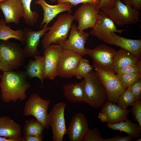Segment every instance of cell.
<instances>
[{
    "mask_svg": "<svg viewBox=\"0 0 141 141\" xmlns=\"http://www.w3.org/2000/svg\"><path fill=\"white\" fill-rule=\"evenodd\" d=\"M25 71L15 70L3 72L0 87L1 98L6 103L23 101L27 98L26 91L31 87Z\"/></svg>",
    "mask_w": 141,
    "mask_h": 141,
    "instance_id": "cell-1",
    "label": "cell"
},
{
    "mask_svg": "<svg viewBox=\"0 0 141 141\" xmlns=\"http://www.w3.org/2000/svg\"><path fill=\"white\" fill-rule=\"evenodd\" d=\"M26 57L23 49L17 42L0 40V70H15L23 66Z\"/></svg>",
    "mask_w": 141,
    "mask_h": 141,
    "instance_id": "cell-2",
    "label": "cell"
},
{
    "mask_svg": "<svg viewBox=\"0 0 141 141\" xmlns=\"http://www.w3.org/2000/svg\"><path fill=\"white\" fill-rule=\"evenodd\" d=\"M73 15L68 13L60 15L49 31L45 32L41 40L44 49L52 43L60 44L68 38L69 33L74 20Z\"/></svg>",
    "mask_w": 141,
    "mask_h": 141,
    "instance_id": "cell-3",
    "label": "cell"
},
{
    "mask_svg": "<svg viewBox=\"0 0 141 141\" xmlns=\"http://www.w3.org/2000/svg\"><path fill=\"white\" fill-rule=\"evenodd\" d=\"M100 9L119 26L134 24L140 20L139 10L131 5L125 4L120 0H117L112 7Z\"/></svg>",
    "mask_w": 141,
    "mask_h": 141,
    "instance_id": "cell-4",
    "label": "cell"
},
{
    "mask_svg": "<svg viewBox=\"0 0 141 141\" xmlns=\"http://www.w3.org/2000/svg\"><path fill=\"white\" fill-rule=\"evenodd\" d=\"M87 102L89 105L98 109L107 100L105 89L95 72L91 71L84 78Z\"/></svg>",
    "mask_w": 141,
    "mask_h": 141,
    "instance_id": "cell-5",
    "label": "cell"
},
{
    "mask_svg": "<svg viewBox=\"0 0 141 141\" xmlns=\"http://www.w3.org/2000/svg\"><path fill=\"white\" fill-rule=\"evenodd\" d=\"M50 103V100L43 99L36 93H32L25 103L24 115L33 116L45 129H48L50 125L48 109Z\"/></svg>",
    "mask_w": 141,
    "mask_h": 141,
    "instance_id": "cell-6",
    "label": "cell"
},
{
    "mask_svg": "<svg viewBox=\"0 0 141 141\" xmlns=\"http://www.w3.org/2000/svg\"><path fill=\"white\" fill-rule=\"evenodd\" d=\"M93 66L97 77L105 89L107 100L114 103H117L120 95L127 88L122 85L114 72Z\"/></svg>",
    "mask_w": 141,
    "mask_h": 141,
    "instance_id": "cell-7",
    "label": "cell"
},
{
    "mask_svg": "<svg viewBox=\"0 0 141 141\" xmlns=\"http://www.w3.org/2000/svg\"><path fill=\"white\" fill-rule=\"evenodd\" d=\"M100 9L98 5L91 3H83L75 11L74 20L78 23L77 29L84 31L96 25L99 18Z\"/></svg>",
    "mask_w": 141,
    "mask_h": 141,
    "instance_id": "cell-8",
    "label": "cell"
},
{
    "mask_svg": "<svg viewBox=\"0 0 141 141\" xmlns=\"http://www.w3.org/2000/svg\"><path fill=\"white\" fill-rule=\"evenodd\" d=\"M85 50L91 58L93 66L105 70L113 72V61L116 51L105 44L97 45L93 49L85 48Z\"/></svg>",
    "mask_w": 141,
    "mask_h": 141,
    "instance_id": "cell-9",
    "label": "cell"
},
{
    "mask_svg": "<svg viewBox=\"0 0 141 141\" xmlns=\"http://www.w3.org/2000/svg\"><path fill=\"white\" fill-rule=\"evenodd\" d=\"M67 104L63 102L55 104L48 114L49 125L51 127L53 141H62L67 134L64 112Z\"/></svg>",
    "mask_w": 141,
    "mask_h": 141,
    "instance_id": "cell-10",
    "label": "cell"
},
{
    "mask_svg": "<svg viewBox=\"0 0 141 141\" xmlns=\"http://www.w3.org/2000/svg\"><path fill=\"white\" fill-rule=\"evenodd\" d=\"M82 57V55L75 51L62 48L57 67V76L63 78L73 77Z\"/></svg>",
    "mask_w": 141,
    "mask_h": 141,
    "instance_id": "cell-11",
    "label": "cell"
},
{
    "mask_svg": "<svg viewBox=\"0 0 141 141\" xmlns=\"http://www.w3.org/2000/svg\"><path fill=\"white\" fill-rule=\"evenodd\" d=\"M62 49L59 44L52 43L44 49L45 68L44 79L53 80L57 76V68Z\"/></svg>",
    "mask_w": 141,
    "mask_h": 141,
    "instance_id": "cell-12",
    "label": "cell"
},
{
    "mask_svg": "<svg viewBox=\"0 0 141 141\" xmlns=\"http://www.w3.org/2000/svg\"><path fill=\"white\" fill-rule=\"evenodd\" d=\"M89 33L77 29L74 24L72 25L68 38L59 44L62 48L75 51L83 56L87 55L85 45L89 36Z\"/></svg>",
    "mask_w": 141,
    "mask_h": 141,
    "instance_id": "cell-13",
    "label": "cell"
},
{
    "mask_svg": "<svg viewBox=\"0 0 141 141\" xmlns=\"http://www.w3.org/2000/svg\"><path fill=\"white\" fill-rule=\"evenodd\" d=\"M130 111L128 109H123L115 103L108 101L102 106L98 117L103 123L116 124L125 121Z\"/></svg>",
    "mask_w": 141,
    "mask_h": 141,
    "instance_id": "cell-14",
    "label": "cell"
},
{
    "mask_svg": "<svg viewBox=\"0 0 141 141\" xmlns=\"http://www.w3.org/2000/svg\"><path fill=\"white\" fill-rule=\"evenodd\" d=\"M127 30H119L115 24L107 15L102 10L95 25L89 32V34L96 37L100 40L104 42L112 33L117 32L120 34Z\"/></svg>",
    "mask_w": 141,
    "mask_h": 141,
    "instance_id": "cell-15",
    "label": "cell"
},
{
    "mask_svg": "<svg viewBox=\"0 0 141 141\" xmlns=\"http://www.w3.org/2000/svg\"><path fill=\"white\" fill-rule=\"evenodd\" d=\"M43 27L41 30L37 31H34L28 27L24 28L23 30L25 45L23 50L26 57L34 58L37 56L40 55L37 49L40 39L50 28L48 26H43Z\"/></svg>",
    "mask_w": 141,
    "mask_h": 141,
    "instance_id": "cell-16",
    "label": "cell"
},
{
    "mask_svg": "<svg viewBox=\"0 0 141 141\" xmlns=\"http://www.w3.org/2000/svg\"><path fill=\"white\" fill-rule=\"evenodd\" d=\"M86 118L83 113H78L72 117L67 129V134L70 141H82L89 130Z\"/></svg>",
    "mask_w": 141,
    "mask_h": 141,
    "instance_id": "cell-17",
    "label": "cell"
},
{
    "mask_svg": "<svg viewBox=\"0 0 141 141\" xmlns=\"http://www.w3.org/2000/svg\"><path fill=\"white\" fill-rule=\"evenodd\" d=\"M34 3L40 6L43 10V18L40 25V28L43 26H48V24L60 13L66 11L70 14L72 13V8L73 6L69 2L58 3L57 4L54 5L48 4L45 0H36Z\"/></svg>",
    "mask_w": 141,
    "mask_h": 141,
    "instance_id": "cell-18",
    "label": "cell"
},
{
    "mask_svg": "<svg viewBox=\"0 0 141 141\" xmlns=\"http://www.w3.org/2000/svg\"><path fill=\"white\" fill-rule=\"evenodd\" d=\"M0 8L6 23L18 25L21 18L23 17L25 11L20 0H7L0 3Z\"/></svg>",
    "mask_w": 141,
    "mask_h": 141,
    "instance_id": "cell-19",
    "label": "cell"
},
{
    "mask_svg": "<svg viewBox=\"0 0 141 141\" xmlns=\"http://www.w3.org/2000/svg\"><path fill=\"white\" fill-rule=\"evenodd\" d=\"M110 44L118 46L132 53L139 60L141 59V39L126 38L112 33L104 41Z\"/></svg>",
    "mask_w": 141,
    "mask_h": 141,
    "instance_id": "cell-20",
    "label": "cell"
},
{
    "mask_svg": "<svg viewBox=\"0 0 141 141\" xmlns=\"http://www.w3.org/2000/svg\"><path fill=\"white\" fill-rule=\"evenodd\" d=\"M22 133L19 124L8 116L0 118V136L13 141H21Z\"/></svg>",
    "mask_w": 141,
    "mask_h": 141,
    "instance_id": "cell-21",
    "label": "cell"
},
{
    "mask_svg": "<svg viewBox=\"0 0 141 141\" xmlns=\"http://www.w3.org/2000/svg\"><path fill=\"white\" fill-rule=\"evenodd\" d=\"M63 89L64 96L69 102L87 103L84 80L80 83L66 84L63 86Z\"/></svg>",
    "mask_w": 141,
    "mask_h": 141,
    "instance_id": "cell-22",
    "label": "cell"
},
{
    "mask_svg": "<svg viewBox=\"0 0 141 141\" xmlns=\"http://www.w3.org/2000/svg\"><path fill=\"white\" fill-rule=\"evenodd\" d=\"M139 60L129 52L121 48L116 51L113 58V72L115 73L117 71L124 67L137 64Z\"/></svg>",
    "mask_w": 141,
    "mask_h": 141,
    "instance_id": "cell-23",
    "label": "cell"
},
{
    "mask_svg": "<svg viewBox=\"0 0 141 141\" xmlns=\"http://www.w3.org/2000/svg\"><path fill=\"white\" fill-rule=\"evenodd\" d=\"M34 61L30 59L25 68L26 72L30 79L37 77L39 78L42 85L45 68V60L44 56L38 55L34 58Z\"/></svg>",
    "mask_w": 141,
    "mask_h": 141,
    "instance_id": "cell-24",
    "label": "cell"
},
{
    "mask_svg": "<svg viewBox=\"0 0 141 141\" xmlns=\"http://www.w3.org/2000/svg\"><path fill=\"white\" fill-rule=\"evenodd\" d=\"M114 124L107 123V126L112 129L123 131L130 135L134 139L140 137L141 133V126L138 123H133L127 118L125 121Z\"/></svg>",
    "mask_w": 141,
    "mask_h": 141,
    "instance_id": "cell-25",
    "label": "cell"
},
{
    "mask_svg": "<svg viewBox=\"0 0 141 141\" xmlns=\"http://www.w3.org/2000/svg\"><path fill=\"white\" fill-rule=\"evenodd\" d=\"M5 20H0V40H7L14 39L20 42L22 45L25 44V36L23 30L19 29L14 30L9 26L6 25Z\"/></svg>",
    "mask_w": 141,
    "mask_h": 141,
    "instance_id": "cell-26",
    "label": "cell"
},
{
    "mask_svg": "<svg viewBox=\"0 0 141 141\" xmlns=\"http://www.w3.org/2000/svg\"><path fill=\"white\" fill-rule=\"evenodd\" d=\"M45 129L42 125L36 119H32L25 122L22 131L24 136H39L43 134Z\"/></svg>",
    "mask_w": 141,
    "mask_h": 141,
    "instance_id": "cell-27",
    "label": "cell"
},
{
    "mask_svg": "<svg viewBox=\"0 0 141 141\" xmlns=\"http://www.w3.org/2000/svg\"><path fill=\"white\" fill-rule=\"evenodd\" d=\"M23 4L25 11L23 19L25 24L30 26H33L37 23L39 18L38 13L33 11L31 9V3L32 0H20Z\"/></svg>",
    "mask_w": 141,
    "mask_h": 141,
    "instance_id": "cell-28",
    "label": "cell"
},
{
    "mask_svg": "<svg viewBox=\"0 0 141 141\" xmlns=\"http://www.w3.org/2000/svg\"><path fill=\"white\" fill-rule=\"evenodd\" d=\"M136 100L131 90L127 88L119 97L117 105L121 108L126 109L129 106H133Z\"/></svg>",
    "mask_w": 141,
    "mask_h": 141,
    "instance_id": "cell-29",
    "label": "cell"
},
{
    "mask_svg": "<svg viewBox=\"0 0 141 141\" xmlns=\"http://www.w3.org/2000/svg\"><path fill=\"white\" fill-rule=\"evenodd\" d=\"M93 69L88 60L81 58L76 69L74 76L78 79L83 78Z\"/></svg>",
    "mask_w": 141,
    "mask_h": 141,
    "instance_id": "cell-30",
    "label": "cell"
},
{
    "mask_svg": "<svg viewBox=\"0 0 141 141\" xmlns=\"http://www.w3.org/2000/svg\"><path fill=\"white\" fill-rule=\"evenodd\" d=\"M115 75L122 85L126 88H127L141 79V74L139 72L121 74H115Z\"/></svg>",
    "mask_w": 141,
    "mask_h": 141,
    "instance_id": "cell-31",
    "label": "cell"
},
{
    "mask_svg": "<svg viewBox=\"0 0 141 141\" xmlns=\"http://www.w3.org/2000/svg\"><path fill=\"white\" fill-rule=\"evenodd\" d=\"M101 134L97 128L90 129L87 132L82 141H103Z\"/></svg>",
    "mask_w": 141,
    "mask_h": 141,
    "instance_id": "cell-32",
    "label": "cell"
},
{
    "mask_svg": "<svg viewBox=\"0 0 141 141\" xmlns=\"http://www.w3.org/2000/svg\"><path fill=\"white\" fill-rule=\"evenodd\" d=\"M132 108L130 110L132 114L134 119L141 126V101H136Z\"/></svg>",
    "mask_w": 141,
    "mask_h": 141,
    "instance_id": "cell-33",
    "label": "cell"
},
{
    "mask_svg": "<svg viewBox=\"0 0 141 141\" xmlns=\"http://www.w3.org/2000/svg\"><path fill=\"white\" fill-rule=\"evenodd\" d=\"M128 88L131 90L136 100H141V79L138 80Z\"/></svg>",
    "mask_w": 141,
    "mask_h": 141,
    "instance_id": "cell-34",
    "label": "cell"
},
{
    "mask_svg": "<svg viewBox=\"0 0 141 141\" xmlns=\"http://www.w3.org/2000/svg\"><path fill=\"white\" fill-rule=\"evenodd\" d=\"M138 72L141 74V70L139 68L137 64H134L124 67L117 71L115 74H121Z\"/></svg>",
    "mask_w": 141,
    "mask_h": 141,
    "instance_id": "cell-35",
    "label": "cell"
},
{
    "mask_svg": "<svg viewBox=\"0 0 141 141\" xmlns=\"http://www.w3.org/2000/svg\"><path fill=\"white\" fill-rule=\"evenodd\" d=\"M101 0H58V3L62 2H68L74 6H76L80 3H91L98 5Z\"/></svg>",
    "mask_w": 141,
    "mask_h": 141,
    "instance_id": "cell-36",
    "label": "cell"
},
{
    "mask_svg": "<svg viewBox=\"0 0 141 141\" xmlns=\"http://www.w3.org/2000/svg\"><path fill=\"white\" fill-rule=\"evenodd\" d=\"M133 138L129 134L126 136H123L118 135L112 138L104 139L103 141H131Z\"/></svg>",
    "mask_w": 141,
    "mask_h": 141,
    "instance_id": "cell-37",
    "label": "cell"
},
{
    "mask_svg": "<svg viewBox=\"0 0 141 141\" xmlns=\"http://www.w3.org/2000/svg\"><path fill=\"white\" fill-rule=\"evenodd\" d=\"M125 4L132 6L136 9L139 10L141 9V0H122Z\"/></svg>",
    "mask_w": 141,
    "mask_h": 141,
    "instance_id": "cell-38",
    "label": "cell"
},
{
    "mask_svg": "<svg viewBox=\"0 0 141 141\" xmlns=\"http://www.w3.org/2000/svg\"><path fill=\"white\" fill-rule=\"evenodd\" d=\"M44 135L39 136H24L21 137V141H42Z\"/></svg>",
    "mask_w": 141,
    "mask_h": 141,
    "instance_id": "cell-39",
    "label": "cell"
},
{
    "mask_svg": "<svg viewBox=\"0 0 141 141\" xmlns=\"http://www.w3.org/2000/svg\"><path fill=\"white\" fill-rule=\"evenodd\" d=\"M117 0H101L98 5L100 8H109L114 6Z\"/></svg>",
    "mask_w": 141,
    "mask_h": 141,
    "instance_id": "cell-40",
    "label": "cell"
},
{
    "mask_svg": "<svg viewBox=\"0 0 141 141\" xmlns=\"http://www.w3.org/2000/svg\"><path fill=\"white\" fill-rule=\"evenodd\" d=\"M0 141H13L12 139H7L5 138L0 136Z\"/></svg>",
    "mask_w": 141,
    "mask_h": 141,
    "instance_id": "cell-41",
    "label": "cell"
},
{
    "mask_svg": "<svg viewBox=\"0 0 141 141\" xmlns=\"http://www.w3.org/2000/svg\"><path fill=\"white\" fill-rule=\"evenodd\" d=\"M58 0H50V2L52 3H54L57 1Z\"/></svg>",
    "mask_w": 141,
    "mask_h": 141,
    "instance_id": "cell-42",
    "label": "cell"
},
{
    "mask_svg": "<svg viewBox=\"0 0 141 141\" xmlns=\"http://www.w3.org/2000/svg\"><path fill=\"white\" fill-rule=\"evenodd\" d=\"M135 141H141V138H139L135 140H134Z\"/></svg>",
    "mask_w": 141,
    "mask_h": 141,
    "instance_id": "cell-43",
    "label": "cell"
},
{
    "mask_svg": "<svg viewBox=\"0 0 141 141\" xmlns=\"http://www.w3.org/2000/svg\"><path fill=\"white\" fill-rule=\"evenodd\" d=\"M7 0H0V3Z\"/></svg>",
    "mask_w": 141,
    "mask_h": 141,
    "instance_id": "cell-44",
    "label": "cell"
},
{
    "mask_svg": "<svg viewBox=\"0 0 141 141\" xmlns=\"http://www.w3.org/2000/svg\"><path fill=\"white\" fill-rule=\"evenodd\" d=\"M1 76H2V75H1L0 74V79L1 78Z\"/></svg>",
    "mask_w": 141,
    "mask_h": 141,
    "instance_id": "cell-45",
    "label": "cell"
}]
</instances>
